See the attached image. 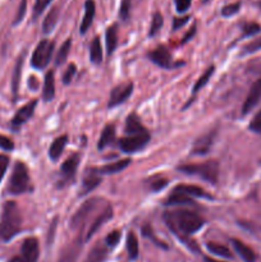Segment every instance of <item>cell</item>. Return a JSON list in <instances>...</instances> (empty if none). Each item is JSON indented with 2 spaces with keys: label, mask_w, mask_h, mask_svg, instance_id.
<instances>
[{
  "label": "cell",
  "mask_w": 261,
  "mask_h": 262,
  "mask_svg": "<svg viewBox=\"0 0 261 262\" xmlns=\"http://www.w3.org/2000/svg\"><path fill=\"white\" fill-rule=\"evenodd\" d=\"M164 220L169 229L179 238L186 246H188L189 250L199 252L196 242L188 239V235L199 232L204 227V219L199 214L189 210H178V211H166L164 214Z\"/></svg>",
  "instance_id": "obj_1"
},
{
  "label": "cell",
  "mask_w": 261,
  "mask_h": 262,
  "mask_svg": "<svg viewBox=\"0 0 261 262\" xmlns=\"http://www.w3.org/2000/svg\"><path fill=\"white\" fill-rule=\"evenodd\" d=\"M22 227V215L19 207L14 201H8L3 210L0 222V237L4 241H10Z\"/></svg>",
  "instance_id": "obj_2"
},
{
  "label": "cell",
  "mask_w": 261,
  "mask_h": 262,
  "mask_svg": "<svg viewBox=\"0 0 261 262\" xmlns=\"http://www.w3.org/2000/svg\"><path fill=\"white\" fill-rule=\"evenodd\" d=\"M178 170L187 176L200 177L215 184L219 177V163L216 160H207L202 164H186V165L178 166Z\"/></svg>",
  "instance_id": "obj_3"
},
{
  "label": "cell",
  "mask_w": 261,
  "mask_h": 262,
  "mask_svg": "<svg viewBox=\"0 0 261 262\" xmlns=\"http://www.w3.org/2000/svg\"><path fill=\"white\" fill-rule=\"evenodd\" d=\"M30 186V176H28V169L22 161L15 163L13 169L12 177L8 184V192L12 194H22L25 193Z\"/></svg>",
  "instance_id": "obj_4"
},
{
  "label": "cell",
  "mask_w": 261,
  "mask_h": 262,
  "mask_svg": "<svg viewBox=\"0 0 261 262\" xmlns=\"http://www.w3.org/2000/svg\"><path fill=\"white\" fill-rule=\"evenodd\" d=\"M54 53V42L50 40H42L36 46L32 54L31 64L36 69H45L50 63L51 56Z\"/></svg>",
  "instance_id": "obj_5"
},
{
  "label": "cell",
  "mask_w": 261,
  "mask_h": 262,
  "mask_svg": "<svg viewBox=\"0 0 261 262\" xmlns=\"http://www.w3.org/2000/svg\"><path fill=\"white\" fill-rule=\"evenodd\" d=\"M101 200L99 199H90L87 200L84 204H82V206L77 210L76 214L73 215L71 220V228L72 229H82L86 224L87 219H89L90 215L96 210V207L99 206V202Z\"/></svg>",
  "instance_id": "obj_6"
},
{
  "label": "cell",
  "mask_w": 261,
  "mask_h": 262,
  "mask_svg": "<svg viewBox=\"0 0 261 262\" xmlns=\"http://www.w3.org/2000/svg\"><path fill=\"white\" fill-rule=\"evenodd\" d=\"M150 141V133L145 135H135V136H125L120 138L119 148L125 154H135L137 151L142 150Z\"/></svg>",
  "instance_id": "obj_7"
},
{
  "label": "cell",
  "mask_w": 261,
  "mask_h": 262,
  "mask_svg": "<svg viewBox=\"0 0 261 262\" xmlns=\"http://www.w3.org/2000/svg\"><path fill=\"white\" fill-rule=\"evenodd\" d=\"M133 92V83L132 82H125V83L119 84V86L114 87L110 92L109 102H107V107L112 109V107L118 106V105H122L127 101L128 97L132 95Z\"/></svg>",
  "instance_id": "obj_8"
},
{
  "label": "cell",
  "mask_w": 261,
  "mask_h": 262,
  "mask_svg": "<svg viewBox=\"0 0 261 262\" xmlns=\"http://www.w3.org/2000/svg\"><path fill=\"white\" fill-rule=\"evenodd\" d=\"M147 56L154 64H156L158 67H161V68L171 69L173 67H176L173 64L171 54L169 53V50L165 48V46H159V48H156L155 50L150 51Z\"/></svg>",
  "instance_id": "obj_9"
},
{
  "label": "cell",
  "mask_w": 261,
  "mask_h": 262,
  "mask_svg": "<svg viewBox=\"0 0 261 262\" xmlns=\"http://www.w3.org/2000/svg\"><path fill=\"white\" fill-rule=\"evenodd\" d=\"M261 102V78H258L255 83L251 86L250 92H248L246 101L242 106V114L246 115L253 109L257 104Z\"/></svg>",
  "instance_id": "obj_10"
},
{
  "label": "cell",
  "mask_w": 261,
  "mask_h": 262,
  "mask_svg": "<svg viewBox=\"0 0 261 262\" xmlns=\"http://www.w3.org/2000/svg\"><path fill=\"white\" fill-rule=\"evenodd\" d=\"M78 164H79L78 154H73V155H71L66 161H64L60 169L61 183H63V182H69L74 178L77 168H78Z\"/></svg>",
  "instance_id": "obj_11"
},
{
  "label": "cell",
  "mask_w": 261,
  "mask_h": 262,
  "mask_svg": "<svg viewBox=\"0 0 261 262\" xmlns=\"http://www.w3.org/2000/svg\"><path fill=\"white\" fill-rule=\"evenodd\" d=\"M36 105H37V100H32V101L28 102L27 105L20 107V109L17 112V114L14 115V118L12 119V127L13 128L22 127V125L25 124V123L33 115Z\"/></svg>",
  "instance_id": "obj_12"
},
{
  "label": "cell",
  "mask_w": 261,
  "mask_h": 262,
  "mask_svg": "<svg viewBox=\"0 0 261 262\" xmlns=\"http://www.w3.org/2000/svg\"><path fill=\"white\" fill-rule=\"evenodd\" d=\"M215 136H216V132H215V130H211V132H209L207 135L201 136V137H200L199 140H196V142H194L193 147H192L191 150V154H193V155H205V154L209 152L212 143H214Z\"/></svg>",
  "instance_id": "obj_13"
},
{
  "label": "cell",
  "mask_w": 261,
  "mask_h": 262,
  "mask_svg": "<svg viewBox=\"0 0 261 262\" xmlns=\"http://www.w3.org/2000/svg\"><path fill=\"white\" fill-rule=\"evenodd\" d=\"M174 193L183 194V196L191 197V199H209L211 200V196L207 194V192H205V189H202L201 187L197 186H188V184H179L176 188L173 189Z\"/></svg>",
  "instance_id": "obj_14"
},
{
  "label": "cell",
  "mask_w": 261,
  "mask_h": 262,
  "mask_svg": "<svg viewBox=\"0 0 261 262\" xmlns=\"http://www.w3.org/2000/svg\"><path fill=\"white\" fill-rule=\"evenodd\" d=\"M22 256L26 261L36 262L38 258V242L36 238H27L22 245Z\"/></svg>",
  "instance_id": "obj_15"
},
{
  "label": "cell",
  "mask_w": 261,
  "mask_h": 262,
  "mask_svg": "<svg viewBox=\"0 0 261 262\" xmlns=\"http://www.w3.org/2000/svg\"><path fill=\"white\" fill-rule=\"evenodd\" d=\"M124 132L127 133V136L145 135V133H148L147 129L141 123V119L137 117V114L128 115L127 120H125Z\"/></svg>",
  "instance_id": "obj_16"
},
{
  "label": "cell",
  "mask_w": 261,
  "mask_h": 262,
  "mask_svg": "<svg viewBox=\"0 0 261 262\" xmlns=\"http://www.w3.org/2000/svg\"><path fill=\"white\" fill-rule=\"evenodd\" d=\"M112 217H113V207L110 206V205H107V206L102 210L101 214H100L99 216L95 219V222L91 224L89 233H87V235H86V239L89 241L90 238H91L92 235H94L95 233H96L97 230H99L100 228H101L102 225L107 222V220L112 219Z\"/></svg>",
  "instance_id": "obj_17"
},
{
  "label": "cell",
  "mask_w": 261,
  "mask_h": 262,
  "mask_svg": "<svg viewBox=\"0 0 261 262\" xmlns=\"http://www.w3.org/2000/svg\"><path fill=\"white\" fill-rule=\"evenodd\" d=\"M100 183H101V176H100L95 169H90V170L87 171L86 177L83 178V182H82L81 194L90 193V192H91L92 189L96 188Z\"/></svg>",
  "instance_id": "obj_18"
},
{
  "label": "cell",
  "mask_w": 261,
  "mask_h": 262,
  "mask_svg": "<svg viewBox=\"0 0 261 262\" xmlns=\"http://www.w3.org/2000/svg\"><path fill=\"white\" fill-rule=\"evenodd\" d=\"M95 17V2L94 0H86L84 3V15L83 19L81 22V27H79V31H81L82 35L89 31V28L91 27L92 20H94Z\"/></svg>",
  "instance_id": "obj_19"
},
{
  "label": "cell",
  "mask_w": 261,
  "mask_h": 262,
  "mask_svg": "<svg viewBox=\"0 0 261 262\" xmlns=\"http://www.w3.org/2000/svg\"><path fill=\"white\" fill-rule=\"evenodd\" d=\"M67 143H68V136L63 135L59 136L58 138L54 140V142L51 143L50 148H49V158L53 161H56L63 154L64 148H66Z\"/></svg>",
  "instance_id": "obj_20"
},
{
  "label": "cell",
  "mask_w": 261,
  "mask_h": 262,
  "mask_svg": "<svg viewBox=\"0 0 261 262\" xmlns=\"http://www.w3.org/2000/svg\"><path fill=\"white\" fill-rule=\"evenodd\" d=\"M132 163L130 159H124V160H119L117 163H113V164H107V165L101 166V168H96L95 170L102 176V174H115V173H120L122 170H124L129 164Z\"/></svg>",
  "instance_id": "obj_21"
},
{
  "label": "cell",
  "mask_w": 261,
  "mask_h": 262,
  "mask_svg": "<svg viewBox=\"0 0 261 262\" xmlns=\"http://www.w3.org/2000/svg\"><path fill=\"white\" fill-rule=\"evenodd\" d=\"M232 245H233V247H234L235 252H237L238 255L242 257L243 261L255 262V260H256L255 252H253V251L251 250L247 245H245V243L241 242V241H238V239H232Z\"/></svg>",
  "instance_id": "obj_22"
},
{
  "label": "cell",
  "mask_w": 261,
  "mask_h": 262,
  "mask_svg": "<svg viewBox=\"0 0 261 262\" xmlns=\"http://www.w3.org/2000/svg\"><path fill=\"white\" fill-rule=\"evenodd\" d=\"M115 140V127L113 124H107L106 127L102 129L101 136H100L99 143H97V148L99 150H104L109 145H112Z\"/></svg>",
  "instance_id": "obj_23"
},
{
  "label": "cell",
  "mask_w": 261,
  "mask_h": 262,
  "mask_svg": "<svg viewBox=\"0 0 261 262\" xmlns=\"http://www.w3.org/2000/svg\"><path fill=\"white\" fill-rule=\"evenodd\" d=\"M55 95V81H54V72L49 71L45 76V82H44V91L42 97L45 101H51Z\"/></svg>",
  "instance_id": "obj_24"
},
{
  "label": "cell",
  "mask_w": 261,
  "mask_h": 262,
  "mask_svg": "<svg viewBox=\"0 0 261 262\" xmlns=\"http://www.w3.org/2000/svg\"><path fill=\"white\" fill-rule=\"evenodd\" d=\"M59 19V8L54 7L53 9L49 12V14L46 15L45 20H44L42 25V31L44 33H50L54 30V27L56 26V22Z\"/></svg>",
  "instance_id": "obj_25"
},
{
  "label": "cell",
  "mask_w": 261,
  "mask_h": 262,
  "mask_svg": "<svg viewBox=\"0 0 261 262\" xmlns=\"http://www.w3.org/2000/svg\"><path fill=\"white\" fill-rule=\"evenodd\" d=\"M90 59L95 64H100L102 61V46L99 37H95L90 45Z\"/></svg>",
  "instance_id": "obj_26"
},
{
  "label": "cell",
  "mask_w": 261,
  "mask_h": 262,
  "mask_svg": "<svg viewBox=\"0 0 261 262\" xmlns=\"http://www.w3.org/2000/svg\"><path fill=\"white\" fill-rule=\"evenodd\" d=\"M118 43V30L117 26H112L106 30V51L107 55H112L114 53Z\"/></svg>",
  "instance_id": "obj_27"
},
{
  "label": "cell",
  "mask_w": 261,
  "mask_h": 262,
  "mask_svg": "<svg viewBox=\"0 0 261 262\" xmlns=\"http://www.w3.org/2000/svg\"><path fill=\"white\" fill-rule=\"evenodd\" d=\"M127 251L130 260H136L140 253V247H138V239L133 232H129L127 235Z\"/></svg>",
  "instance_id": "obj_28"
},
{
  "label": "cell",
  "mask_w": 261,
  "mask_h": 262,
  "mask_svg": "<svg viewBox=\"0 0 261 262\" xmlns=\"http://www.w3.org/2000/svg\"><path fill=\"white\" fill-rule=\"evenodd\" d=\"M206 248L209 250V252H211L212 255L220 256V257L224 258H232L233 255L232 252L229 251V248L225 247V246L219 245V243H211L209 242L206 245Z\"/></svg>",
  "instance_id": "obj_29"
},
{
  "label": "cell",
  "mask_w": 261,
  "mask_h": 262,
  "mask_svg": "<svg viewBox=\"0 0 261 262\" xmlns=\"http://www.w3.org/2000/svg\"><path fill=\"white\" fill-rule=\"evenodd\" d=\"M107 256V250L101 245H97L92 248L86 262H104Z\"/></svg>",
  "instance_id": "obj_30"
},
{
  "label": "cell",
  "mask_w": 261,
  "mask_h": 262,
  "mask_svg": "<svg viewBox=\"0 0 261 262\" xmlns=\"http://www.w3.org/2000/svg\"><path fill=\"white\" fill-rule=\"evenodd\" d=\"M214 71H215V67L214 66L209 67V68L206 69V72H205V73L202 74V76L200 77L199 79H197L196 83H194V86H193V89H192V95H193V96L197 94V92L200 91V90L202 89V87L206 86V83H207V81H209V79H210V77H211L212 74H214Z\"/></svg>",
  "instance_id": "obj_31"
},
{
  "label": "cell",
  "mask_w": 261,
  "mask_h": 262,
  "mask_svg": "<svg viewBox=\"0 0 261 262\" xmlns=\"http://www.w3.org/2000/svg\"><path fill=\"white\" fill-rule=\"evenodd\" d=\"M196 202L193 201V199L191 197H187L183 196V194H179V193H174L171 192L170 196L168 197L166 200L165 205H194Z\"/></svg>",
  "instance_id": "obj_32"
},
{
  "label": "cell",
  "mask_w": 261,
  "mask_h": 262,
  "mask_svg": "<svg viewBox=\"0 0 261 262\" xmlns=\"http://www.w3.org/2000/svg\"><path fill=\"white\" fill-rule=\"evenodd\" d=\"M71 46H72V38H67V40L63 42V45L60 46V49H59L58 54H56V58H55L56 66H60V64H63L64 61L67 60L69 50H71Z\"/></svg>",
  "instance_id": "obj_33"
},
{
  "label": "cell",
  "mask_w": 261,
  "mask_h": 262,
  "mask_svg": "<svg viewBox=\"0 0 261 262\" xmlns=\"http://www.w3.org/2000/svg\"><path fill=\"white\" fill-rule=\"evenodd\" d=\"M163 23H164L163 15H161L159 12H156L155 14H154L153 20H151V26H150V31H148V36H150V37H154V36L158 35L159 31H160L161 27H163Z\"/></svg>",
  "instance_id": "obj_34"
},
{
  "label": "cell",
  "mask_w": 261,
  "mask_h": 262,
  "mask_svg": "<svg viewBox=\"0 0 261 262\" xmlns=\"http://www.w3.org/2000/svg\"><path fill=\"white\" fill-rule=\"evenodd\" d=\"M51 2H53V0H36L35 7H33V19H36V18L46 9V7H48Z\"/></svg>",
  "instance_id": "obj_35"
},
{
  "label": "cell",
  "mask_w": 261,
  "mask_h": 262,
  "mask_svg": "<svg viewBox=\"0 0 261 262\" xmlns=\"http://www.w3.org/2000/svg\"><path fill=\"white\" fill-rule=\"evenodd\" d=\"M243 30V37H247V36H253L256 33H258L261 31V27L257 23H246L242 27Z\"/></svg>",
  "instance_id": "obj_36"
},
{
  "label": "cell",
  "mask_w": 261,
  "mask_h": 262,
  "mask_svg": "<svg viewBox=\"0 0 261 262\" xmlns=\"http://www.w3.org/2000/svg\"><path fill=\"white\" fill-rule=\"evenodd\" d=\"M142 234L145 235V237L150 238V239L153 241L154 243H156V246H159V247L168 248V247H166V246H165V243H163V242H160V241H158V239H156V237H155V235H154L153 228H151L150 225H145V227L142 228Z\"/></svg>",
  "instance_id": "obj_37"
},
{
  "label": "cell",
  "mask_w": 261,
  "mask_h": 262,
  "mask_svg": "<svg viewBox=\"0 0 261 262\" xmlns=\"http://www.w3.org/2000/svg\"><path fill=\"white\" fill-rule=\"evenodd\" d=\"M120 237H122V233L119 230H114V232H112L107 235L106 239H105V243H106L107 247H115L118 245V242L120 241Z\"/></svg>",
  "instance_id": "obj_38"
},
{
  "label": "cell",
  "mask_w": 261,
  "mask_h": 262,
  "mask_svg": "<svg viewBox=\"0 0 261 262\" xmlns=\"http://www.w3.org/2000/svg\"><path fill=\"white\" fill-rule=\"evenodd\" d=\"M240 8H241V3H234V4L225 5V7H223L222 9V14L224 15V17H230V15L238 13Z\"/></svg>",
  "instance_id": "obj_39"
},
{
  "label": "cell",
  "mask_w": 261,
  "mask_h": 262,
  "mask_svg": "<svg viewBox=\"0 0 261 262\" xmlns=\"http://www.w3.org/2000/svg\"><path fill=\"white\" fill-rule=\"evenodd\" d=\"M250 129L255 133H260L261 135V110L252 118L250 123Z\"/></svg>",
  "instance_id": "obj_40"
},
{
  "label": "cell",
  "mask_w": 261,
  "mask_h": 262,
  "mask_svg": "<svg viewBox=\"0 0 261 262\" xmlns=\"http://www.w3.org/2000/svg\"><path fill=\"white\" fill-rule=\"evenodd\" d=\"M168 186V179L165 178H159L158 181H153L150 183V189L153 192H158V191H161L163 188H165V187Z\"/></svg>",
  "instance_id": "obj_41"
},
{
  "label": "cell",
  "mask_w": 261,
  "mask_h": 262,
  "mask_svg": "<svg viewBox=\"0 0 261 262\" xmlns=\"http://www.w3.org/2000/svg\"><path fill=\"white\" fill-rule=\"evenodd\" d=\"M74 74H76V66L74 64H69L68 69L66 71V73H64L63 76V83L64 84H69L72 82V79H73Z\"/></svg>",
  "instance_id": "obj_42"
},
{
  "label": "cell",
  "mask_w": 261,
  "mask_h": 262,
  "mask_svg": "<svg viewBox=\"0 0 261 262\" xmlns=\"http://www.w3.org/2000/svg\"><path fill=\"white\" fill-rule=\"evenodd\" d=\"M20 67H22V58H20L19 61L17 63V67H15V72H14V78H13V92H14V94H17L18 83H19Z\"/></svg>",
  "instance_id": "obj_43"
},
{
  "label": "cell",
  "mask_w": 261,
  "mask_h": 262,
  "mask_svg": "<svg viewBox=\"0 0 261 262\" xmlns=\"http://www.w3.org/2000/svg\"><path fill=\"white\" fill-rule=\"evenodd\" d=\"M174 3H176L177 12L184 13L186 10L189 9V7H191L192 0H174Z\"/></svg>",
  "instance_id": "obj_44"
},
{
  "label": "cell",
  "mask_w": 261,
  "mask_h": 262,
  "mask_svg": "<svg viewBox=\"0 0 261 262\" xmlns=\"http://www.w3.org/2000/svg\"><path fill=\"white\" fill-rule=\"evenodd\" d=\"M243 50H245V53H253V51L261 50V37L252 41V42H250L248 45H246L245 48H243Z\"/></svg>",
  "instance_id": "obj_45"
},
{
  "label": "cell",
  "mask_w": 261,
  "mask_h": 262,
  "mask_svg": "<svg viewBox=\"0 0 261 262\" xmlns=\"http://www.w3.org/2000/svg\"><path fill=\"white\" fill-rule=\"evenodd\" d=\"M8 165H9V158L7 155H0V182L7 171Z\"/></svg>",
  "instance_id": "obj_46"
},
{
  "label": "cell",
  "mask_w": 261,
  "mask_h": 262,
  "mask_svg": "<svg viewBox=\"0 0 261 262\" xmlns=\"http://www.w3.org/2000/svg\"><path fill=\"white\" fill-rule=\"evenodd\" d=\"M0 147H3L4 150H13V147H14V145H13L12 141L9 140V138L4 137V136H0Z\"/></svg>",
  "instance_id": "obj_47"
},
{
  "label": "cell",
  "mask_w": 261,
  "mask_h": 262,
  "mask_svg": "<svg viewBox=\"0 0 261 262\" xmlns=\"http://www.w3.org/2000/svg\"><path fill=\"white\" fill-rule=\"evenodd\" d=\"M188 19H189V17H179V18H174V20H173V30L176 31V30H178V28H181L182 26H184L186 25L187 22H188Z\"/></svg>",
  "instance_id": "obj_48"
},
{
  "label": "cell",
  "mask_w": 261,
  "mask_h": 262,
  "mask_svg": "<svg viewBox=\"0 0 261 262\" xmlns=\"http://www.w3.org/2000/svg\"><path fill=\"white\" fill-rule=\"evenodd\" d=\"M25 13H26V0H22V3H20V7H19V13H18L17 18H15L14 23L20 22L23 18V15H25Z\"/></svg>",
  "instance_id": "obj_49"
},
{
  "label": "cell",
  "mask_w": 261,
  "mask_h": 262,
  "mask_svg": "<svg viewBox=\"0 0 261 262\" xmlns=\"http://www.w3.org/2000/svg\"><path fill=\"white\" fill-rule=\"evenodd\" d=\"M194 33H196V26H193V27H192L191 30H189L188 32L186 33V36H184V37L182 38V43H186L187 41L191 40V38L194 36Z\"/></svg>",
  "instance_id": "obj_50"
},
{
  "label": "cell",
  "mask_w": 261,
  "mask_h": 262,
  "mask_svg": "<svg viewBox=\"0 0 261 262\" xmlns=\"http://www.w3.org/2000/svg\"><path fill=\"white\" fill-rule=\"evenodd\" d=\"M9 262H28V261H26L22 256H15V257H13Z\"/></svg>",
  "instance_id": "obj_51"
},
{
  "label": "cell",
  "mask_w": 261,
  "mask_h": 262,
  "mask_svg": "<svg viewBox=\"0 0 261 262\" xmlns=\"http://www.w3.org/2000/svg\"><path fill=\"white\" fill-rule=\"evenodd\" d=\"M205 262H224V261H217V260H214V258H210V257H205L204 258Z\"/></svg>",
  "instance_id": "obj_52"
},
{
  "label": "cell",
  "mask_w": 261,
  "mask_h": 262,
  "mask_svg": "<svg viewBox=\"0 0 261 262\" xmlns=\"http://www.w3.org/2000/svg\"><path fill=\"white\" fill-rule=\"evenodd\" d=\"M209 2H210V0H202V3H204V4H207Z\"/></svg>",
  "instance_id": "obj_53"
},
{
  "label": "cell",
  "mask_w": 261,
  "mask_h": 262,
  "mask_svg": "<svg viewBox=\"0 0 261 262\" xmlns=\"http://www.w3.org/2000/svg\"><path fill=\"white\" fill-rule=\"evenodd\" d=\"M124 2H128V3H130V0H124Z\"/></svg>",
  "instance_id": "obj_54"
},
{
  "label": "cell",
  "mask_w": 261,
  "mask_h": 262,
  "mask_svg": "<svg viewBox=\"0 0 261 262\" xmlns=\"http://www.w3.org/2000/svg\"><path fill=\"white\" fill-rule=\"evenodd\" d=\"M260 7H261V3H260Z\"/></svg>",
  "instance_id": "obj_55"
}]
</instances>
